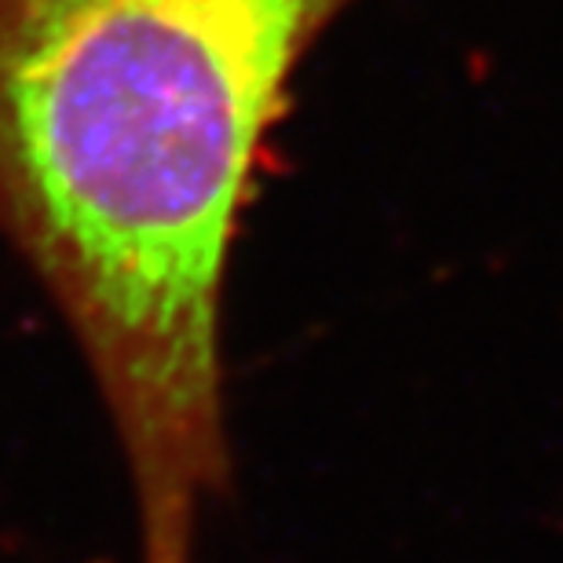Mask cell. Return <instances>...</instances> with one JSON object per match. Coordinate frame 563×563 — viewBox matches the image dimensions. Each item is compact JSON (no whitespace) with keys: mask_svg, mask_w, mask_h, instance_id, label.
<instances>
[{"mask_svg":"<svg viewBox=\"0 0 563 563\" xmlns=\"http://www.w3.org/2000/svg\"><path fill=\"white\" fill-rule=\"evenodd\" d=\"M366 0H0V242L70 325L140 563L234 490L223 289L292 81Z\"/></svg>","mask_w":563,"mask_h":563,"instance_id":"6da1fadb","label":"cell"}]
</instances>
